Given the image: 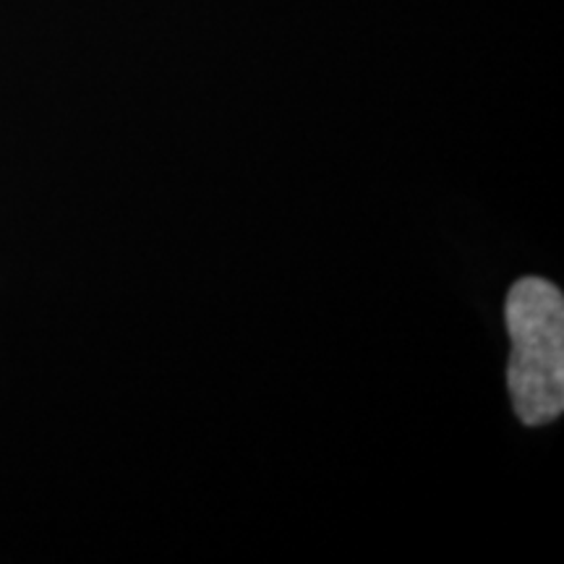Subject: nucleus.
<instances>
[{
	"label": "nucleus",
	"instance_id": "nucleus-1",
	"mask_svg": "<svg viewBox=\"0 0 564 564\" xmlns=\"http://www.w3.org/2000/svg\"><path fill=\"white\" fill-rule=\"evenodd\" d=\"M512 358L507 382L525 426H544L564 411V301L552 282L523 278L507 295Z\"/></svg>",
	"mask_w": 564,
	"mask_h": 564
}]
</instances>
